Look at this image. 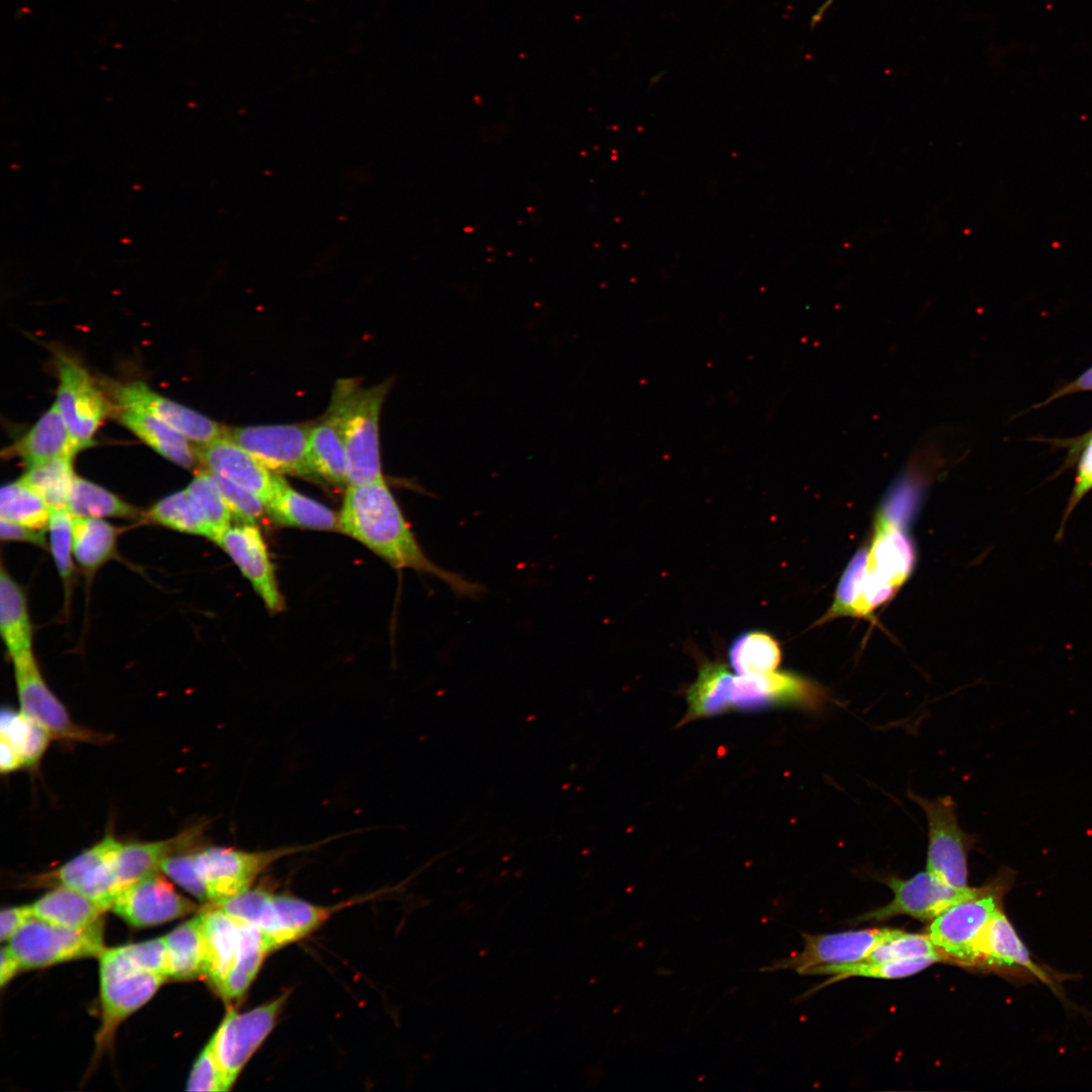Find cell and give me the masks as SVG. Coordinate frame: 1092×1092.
<instances>
[{
  "mask_svg": "<svg viewBox=\"0 0 1092 1092\" xmlns=\"http://www.w3.org/2000/svg\"><path fill=\"white\" fill-rule=\"evenodd\" d=\"M111 910L127 923L146 927L192 913L196 904L180 895L166 876L158 872L122 889Z\"/></svg>",
  "mask_w": 1092,
  "mask_h": 1092,
  "instance_id": "e0dca14e",
  "label": "cell"
},
{
  "mask_svg": "<svg viewBox=\"0 0 1092 1092\" xmlns=\"http://www.w3.org/2000/svg\"><path fill=\"white\" fill-rule=\"evenodd\" d=\"M0 633L11 659L33 652V628L23 588L1 565Z\"/></svg>",
  "mask_w": 1092,
  "mask_h": 1092,
  "instance_id": "4316f807",
  "label": "cell"
},
{
  "mask_svg": "<svg viewBox=\"0 0 1092 1092\" xmlns=\"http://www.w3.org/2000/svg\"><path fill=\"white\" fill-rule=\"evenodd\" d=\"M202 835L203 824H199L169 839L122 843L116 859L120 891L149 875L160 872V866L166 858L199 848Z\"/></svg>",
  "mask_w": 1092,
  "mask_h": 1092,
  "instance_id": "603a6c76",
  "label": "cell"
},
{
  "mask_svg": "<svg viewBox=\"0 0 1092 1092\" xmlns=\"http://www.w3.org/2000/svg\"><path fill=\"white\" fill-rule=\"evenodd\" d=\"M24 766L22 756L18 750L7 740L0 741V769L2 774H9Z\"/></svg>",
  "mask_w": 1092,
  "mask_h": 1092,
  "instance_id": "db71d44e",
  "label": "cell"
},
{
  "mask_svg": "<svg viewBox=\"0 0 1092 1092\" xmlns=\"http://www.w3.org/2000/svg\"><path fill=\"white\" fill-rule=\"evenodd\" d=\"M48 532L51 553L68 602L74 576L73 515L68 509H51Z\"/></svg>",
  "mask_w": 1092,
  "mask_h": 1092,
  "instance_id": "60d3db41",
  "label": "cell"
},
{
  "mask_svg": "<svg viewBox=\"0 0 1092 1092\" xmlns=\"http://www.w3.org/2000/svg\"><path fill=\"white\" fill-rule=\"evenodd\" d=\"M207 472L217 485L233 516L249 524H255L262 517L266 507L258 496L224 477Z\"/></svg>",
  "mask_w": 1092,
  "mask_h": 1092,
  "instance_id": "f6af8a7d",
  "label": "cell"
},
{
  "mask_svg": "<svg viewBox=\"0 0 1092 1092\" xmlns=\"http://www.w3.org/2000/svg\"><path fill=\"white\" fill-rule=\"evenodd\" d=\"M57 406L79 450L92 439L109 412V405L88 372L66 355H58Z\"/></svg>",
  "mask_w": 1092,
  "mask_h": 1092,
  "instance_id": "4fadbf2b",
  "label": "cell"
},
{
  "mask_svg": "<svg viewBox=\"0 0 1092 1092\" xmlns=\"http://www.w3.org/2000/svg\"><path fill=\"white\" fill-rule=\"evenodd\" d=\"M170 960V978L194 980L205 976L206 940L201 914L180 924L165 935Z\"/></svg>",
  "mask_w": 1092,
  "mask_h": 1092,
  "instance_id": "f546056e",
  "label": "cell"
},
{
  "mask_svg": "<svg viewBox=\"0 0 1092 1092\" xmlns=\"http://www.w3.org/2000/svg\"><path fill=\"white\" fill-rule=\"evenodd\" d=\"M891 928H872L837 933H802L804 948L797 954L772 962L761 972L793 970L804 975L806 971L831 965L852 964L866 960Z\"/></svg>",
  "mask_w": 1092,
  "mask_h": 1092,
  "instance_id": "2e32d148",
  "label": "cell"
},
{
  "mask_svg": "<svg viewBox=\"0 0 1092 1092\" xmlns=\"http://www.w3.org/2000/svg\"><path fill=\"white\" fill-rule=\"evenodd\" d=\"M914 563V545L904 529L875 522L874 538L868 547L867 574L899 589Z\"/></svg>",
  "mask_w": 1092,
  "mask_h": 1092,
  "instance_id": "cb8c5ba5",
  "label": "cell"
},
{
  "mask_svg": "<svg viewBox=\"0 0 1092 1092\" xmlns=\"http://www.w3.org/2000/svg\"><path fill=\"white\" fill-rule=\"evenodd\" d=\"M310 424L226 429L230 438L276 473L313 476L308 463Z\"/></svg>",
  "mask_w": 1092,
  "mask_h": 1092,
  "instance_id": "5bb4252c",
  "label": "cell"
},
{
  "mask_svg": "<svg viewBox=\"0 0 1092 1092\" xmlns=\"http://www.w3.org/2000/svg\"><path fill=\"white\" fill-rule=\"evenodd\" d=\"M868 547L859 549L850 560L837 586L834 602L818 621L823 624L838 617L854 616L863 577L867 571Z\"/></svg>",
  "mask_w": 1092,
  "mask_h": 1092,
  "instance_id": "7bdbcfd3",
  "label": "cell"
},
{
  "mask_svg": "<svg viewBox=\"0 0 1092 1092\" xmlns=\"http://www.w3.org/2000/svg\"><path fill=\"white\" fill-rule=\"evenodd\" d=\"M232 558L272 612L283 609L273 564L260 530L255 524L228 528L215 542Z\"/></svg>",
  "mask_w": 1092,
  "mask_h": 1092,
  "instance_id": "7402d4cb",
  "label": "cell"
},
{
  "mask_svg": "<svg viewBox=\"0 0 1092 1092\" xmlns=\"http://www.w3.org/2000/svg\"><path fill=\"white\" fill-rule=\"evenodd\" d=\"M207 471L224 477L258 496L265 507L287 483L239 444L223 436L196 449Z\"/></svg>",
  "mask_w": 1092,
  "mask_h": 1092,
  "instance_id": "d6986e66",
  "label": "cell"
},
{
  "mask_svg": "<svg viewBox=\"0 0 1092 1092\" xmlns=\"http://www.w3.org/2000/svg\"><path fill=\"white\" fill-rule=\"evenodd\" d=\"M68 510L75 517L142 520L144 513L116 494L82 477L75 476Z\"/></svg>",
  "mask_w": 1092,
  "mask_h": 1092,
  "instance_id": "d590c367",
  "label": "cell"
},
{
  "mask_svg": "<svg viewBox=\"0 0 1092 1092\" xmlns=\"http://www.w3.org/2000/svg\"><path fill=\"white\" fill-rule=\"evenodd\" d=\"M20 711L42 726L52 738L104 743L108 736L78 725L47 685L33 652L12 659Z\"/></svg>",
  "mask_w": 1092,
  "mask_h": 1092,
  "instance_id": "8fae6325",
  "label": "cell"
},
{
  "mask_svg": "<svg viewBox=\"0 0 1092 1092\" xmlns=\"http://www.w3.org/2000/svg\"><path fill=\"white\" fill-rule=\"evenodd\" d=\"M976 970L1054 984L1057 979L1031 958L1015 928L1000 910L989 922L977 944Z\"/></svg>",
  "mask_w": 1092,
  "mask_h": 1092,
  "instance_id": "44dd1931",
  "label": "cell"
},
{
  "mask_svg": "<svg viewBox=\"0 0 1092 1092\" xmlns=\"http://www.w3.org/2000/svg\"><path fill=\"white\" fill-rule=\"evenodd\" d=\"M288 993L244 1013L229 1010L212 1035L215 1055L229 1089L274 1028Z\"/></svg>",
  "mask_w": 1092,
  "mask_h": 1092,
  "instance_id": "30bf717a",
  "label": "cell"
},
{
  "mask_svg": "<svg viewBox=\"0 0 1092 1092\" xmlns=\"http://www.w3.org/2000/svg\"><path fill=\"white\" fill-rule=\"evenodd\" d=\"M111 395L119 407L150 413L199 445L225 436L226 428L213 420L152 390L143 381L112 384Z\"/></svg>",
  "mask_w": 1092,
  "mask_h": 1092,
  "instance_id": "ffe728a7",
  "label": "cell"
},
{
  "mask_svg": "<svg viewBox=\"0 0 1092 1092\" xmlns=\"http://www.w3.org/2000/svg\"><path fill=\"white\" fill-rule=\"evenodd\" d=\"M195 850L172 855L160 866V872L202 903H207L203 883L195 864Z\"/></svg>",
  "mask_w": 1092,
  "mask_h": 1092,
  "instance_id": "7dc6e473",
  "label": "cell"
},
{
  "mask_svg": "<svg viewBox=\"0 0 1092 1092\" xmlns=\"http://www.w3.org/2000/svg\"><path fill=\"white\" fill-rule=\"evenodd\" d=\"M341 906L314 905L294 896L274 894L267 890L254 925L262 932L271 952L307 936Z\"/></svg>",
  "mask_w": 1092,
  "mask_h": 1092,
  "instance_id": "ac0fdd59",
  "label": "cell"
},
{
  "mask_svg": "<svg viewBox=\"0 0 1092 1092\" xmlns=\"http://www.w3.org/2000/svg\"><path fill=\"white\" fill-rule=\"evenodd\" d=\"M143 521L210 539L204 513L186 488L158 500L144 513Z\"/></svg>",
  "mask_w": 1092,
  "mask_h": 1092,
  "instance_id": "836d02e7",
  "label": "cell"
},
{
  "mask_svg": "<svg viewBox=\"0 0 1092 1092\" xmlns=\"http://www.w3.org/2000/svg\"><path fill=\"white\" fill-rule=\"evenodd\" d=\"M73 456H61L28 466L21 479L31 487L50 509H68L75 474Z\"/></svg>",
  "mask_w": 1092,
  "mask_h": 1092,
  "instance_id": "74e56055",
  "label": "cell"
},
{
  "mask_svg": "<svg viewBox=\"0 0 1092 1092\" xmlns=\"http://www.w3.org/2000/svg\"><path fill=\"white\" fill-rule=\"evenodd\" d=\"M77 451L79 449L55 402L22 438L7 449L6 454L18 456L27 466H32L61 456H74Z\"/></svg>",
  "mask_w": 1092,
  "mask_h": 1092,
  "instance_id": "d4e9b609",
  "label": "cell"
},
{
  "mask_svg": "<svg viewBox=\"0 0 1092 1092\" xmlns=\"http://www.w3.org/2000/svg\"><path fill=\"white\" fill-rule=\"evenodd\" d=\"M728 658L737 674H767L776 671L782 661L779 642L763 631H749L739 635L730 645Z\"/></svg>",
  "mask_w": 1092,
  "mask_h": 1092,
  "instance_id": "e575fe53",
  "label": "cell"
},
{
  "mask_svg": "<svg viewBox=\"0 0 1092 1092\" xmlns=\"http://www.w3.org/2000/svg\"><path fill=\"white\" fill-rule=\"evenodd\" d=\"M186 1090L207 1092L230 1090L215 1055L212 1037L197 1058L189 1075Z\"/></svg>",
  "mask_w": 1092,
  "mask_h": 1092,
  "instance_id": "bcb514c9",
  "label": "cell"
},
{
  "mask_svg": "<svg viewBox=\"0 0 1092 1092\" xmlns=\"http://www.w3.org/2000/svg\"><path fill=\"white\" fill-rule=\"evenodd\" d=\"M883 882L894 893L892 901L856 917L853 923L882 922L900 915L931 922L945 909L972 897L977 891L970 887L954 888L927 870L909 879L888 876Z\"/></svg>",
  "mask_w": 1092,
  "mask_h": 1092,
  "instance_id": "7c38bea8",
  "label": "cell"
},
{
  "mask_svg": "<svg viewBox=\"0 0 1092 1092\" xmlns=\"http://www.w3.org/2000/svg\"><path fill=\"white\" fill-rule=\"evenodd\" d=\"M46 531L35 530L13 522L0 520V538L2 541L26 542L46 548Z\"/></svg>",
  "mask_w": 1092,
  "mask_h": 1092,
  "instance_id": "f907efd6",
  "label": "cell"
},
{
  "mask_svg": "<svg viewBox=\"0 0 1092 1092\" xmlns=\"http://www.w3.org/2000/svg\"><path fill=\"white\" fill-rule=\"evenodd\" d=\"M920 958H934L938 963L944 962L927 933H910L891 928L866 960L888 962Z\"/></svg>",
  "mask_w": 1092,
  "mask_h": 1092,
  "instance_id": "ab89813d",
  "label": "cell"
},
{
  "mask_svg": "<svg viewBox=\"0 0 1092 1092\" xmlns=\"http://www.w3.org/2000/svg\"><path fill=\"white\" fill-rule=\"evenodd\" d=\"M324 842L283 845L266 850L208 846L195 850V864L207 904L219 905L252 888L260 874L277 860L314 849Z\"/></svg>",
  "mask_w": 1092,
  "mask_h": 1092,
  "instance_id": "8992f818",
  "label": "cell"
},
{
  "mask_svg": "<svg viewBox=\"0 0 1092 1092\" xmlns=\"http://www.w3.org/2000/svg\"><path fill=\"white\" fill-rule=\"evenodd\" d=\"M31 918H33L31 905L3 909L0 913L1 941H8Z\"/></svg>",
  "mask_w": 1092,
  "mask_h": 1092,
  "instance_id": "816d5d0a",
  "label": "cell"
},
{
  "mask_svg": "<svg viewBox=\"0 0 1092 1092\" xmlns=\"http://www.w3.org/2000/svg\"><path fill=\"white\" fill-rule=\"evenodd\" d=\"M923 810L928 827L926 870L954 888L968 887V854L975 840L959 824L950 796L909 795Z\"/></svg>",
  "mask_w": 1092,
  "mask_h": 1092,
  "instance_id": "9c48e42d",
  "label": "cell"
},
{
  "mask_svg": "<svg viewBox=\"0 0 1092 1092\" xmlns=\"http://www.w3.org/2000/svg\"><path fill=\"white\" fill-rule=\"evenodd\" d=\"M186 489L200 505L210 530V539L216 542L231 527L233 517L217 485L207 471H200Z\"/></svg>",
  "mask_w": 1092,
  "mask_h": 1092,
  "instance_id": "b9f144b4",
  "label": "cell"
},
{
  "mask_svg": "<svg viewBox=\"0 0 1092 1092\" xmlns=\"http://www.w3.org/2000/svg\"><path fill=\"white\" fill-rule=\"evenodd\" d=\"M339 529L358 540L395 568H411L445 582L457 596L476 598L484 587L441 568L424 553L383 478L348 485L339 516Z\"/></svg>",
  "mask_w": 1092,
  "mask_h": 1092,
  "instance_id": "6da1fadb",
  "label": "cell"
},
{
  "mask_svg": "<svg viewBox=\"0 0 1092 1092\" xmlns=\"http://www.w3.org/2000/svg\"><path fill=\"white\" fill-rule=\"evenodd\" d=\"M51 509L21 478L0 491V518L35 530L46 531Z\"/></svg>",
  "mask_w": 1092,
  "mask_h": 1092,
  "instance_id": "f35d334b",
  "label": "cell"
},
{
  "mask_svg": "<svg viewBox=\"0 0 1092 1092\" xmlns=\"http://www.w3.org/2000/svg\"><path fill=\"white\" fill-rule=\"evenodd\" d=\"M121 844L115 836L108 834L48 877L58 886L80 892L104 911L111 909L120 892L116 859Z\"/></svg>",
  "mask_w": 1092,
  "mask_h": 1092,
  "instance_id": "9a60e30c",
  "label": "cell"
},
{
  "mask_svg": "<svg viewBox=\"0 0 1092 1092\" xmlns=\"http://www.w3.org/2000/svg\"><path fill=\"white\" fill-rule=\"evenodd\" d=\"M51 739L52 736L50 733L32 720L29 734L21 749V756L25 767H34L39 762Z\"/></svg>",
  "mask_w": 1092,
  "mask_h": 1092,
  "instance_id": "681fc988",
  "label": "cell"
},
{
  "mask_svg": "<svg viewBox=\"0 0 1092 1092\" xmlns=\"http://www.w3.org/2000/svg\"><path fill=\"white\" fill-rule=\"evenodd\" d=\"M120 423L157 453L184 468H192L197 459L189 440L148 412L120 407Z\"/></svg>",
  "mask_w": 1092,
  "mask_h": 1092,
  "instance_id": "484cf974",
  "label": "cell"
},
{
  "mask_svg": "<svg viewBox=\"0 0 1092 1092\" xmlns=\"http://www.w3.org/2000/svg\"><path fill=\"white\" fill-rule=\"evenodd\" d=\"M121 529L98 518L73 516V551L87 579L116 554Z\"/></svg>",
  "mask_w": 1092,
  "mask_h": 1092,
  "instance_id": "f1b7e54d",
  "label": "cell"
},
{
  "mask_svg": "<svg viewBox=\"0 0 1092 1092\" xmlns=\"http://www.w3.org/2000/svg\"><path fill=\"white\" fill-rule=\"evenodd\" d=\"M1083 391H1092V366L1078 378L1055 391L1045 401L1040 403L1039 406L1045 405L1055 399Z\"/></svg>",
  "mask_w": 1092,
  "mask_h": 1092,
  "instance_id": "f5cc1de1",
  "label": "cell"
},
{
  "mask_svg": "<svg viewBox=\"0 0 1092 1092\" xmlns=\"http://www.w3.org/2000/svg\"><path fill=\"white\" fill-rule=\"evenodd\" d=\"M120 947L135 967L170 978V960L165 936Z\"/></svg>",
  "mask_w": 1092,
  "mask_h": 1092,
  "instance_id": "c3c4849f",
  "label": "cell"
},
{
  "mask_svg": "<svg viewBox=\"0 0 1092 1092\" xmlns=\"http://www.w3.org/2000/svg\"><path fill=\"white\" fill-rule=\"evenodd\" d=\"M389 389L384 381L361 387L342 379L335 386L329 407L339 422L347 457V486L383 478L379 450V417Z\"/></svg>",
  "mask_w": 1092,
  "mask_h": 1092,
  "instance_id": "277c9868",
  "label": "cell"
},
{
  "mask_svg": "<svg viewBox=\"0 0 1092 1092\" xmlns=\"http://www.w3.org/2000/svg\"><path fill=\"white\" fill-rule=\"evenodd\" d=\"M21 970L19 960L9 945L2 946L0 961V985L4 987L18 971Z\"/></svg>",
  "mask_w": 1092,
  "mask_h": 1092,
  "instance_id": "11a10c76",
  "label": "cell"
},
{
  "mask_svg": "<svg viewBox=\"0 0 1092 1092\" xmlns=\"http://www.w3.org/2000/svg\"><path fill=\"white\" fill-rule=\"evenodd\" d=\"M834 0H825V2L817 8L810 21V28L813 29L822 19L824 13L828 10Z\"/></svg>",
  "mask_w": 1092,
  "mask_h": 1092,
  "instance_id": "9f6ffc18",
  "label": "cell"
},
{
  "mask_svg": "<svg viewBox=\"0 0 1092 1092\" xmlns=\"http://www.w3.org/2000/svg\"><path fill=\"white\" fill-rule=\"evenodd\" d=\"M938 963L934 958H920L904 961H888V962H875L863 960L861 962L843 965H831L812 968L805 972L804 975H828L831 976L826 982H823L809 991L806 995L812 994L817 989L825 987L836 981L844 980L850 977H866V978H879V979H900L917 974L929 966Z\"/></svg>",
  "mask_w": 1092,
  "mask_h": 1092,
  "instance_id": "8d00e7d4",
  "label": "cell"
},
{
  "mask_svg": "<svg viewBox=\"0 0 1092 1092\" xmlns=\"http://www.w3.org/2000/svg\"><path fill=\"white\" fill-rule=\"evenodd\" d=\"M825 692L797 673L734 675L721 661L702 659L696 680L688 688L689 722L730 711H759L779 706L814 708Z\"/></svg>",
  "mask_w": 1092,
  "mask_h": 1092,
  "instance_id": "7a4b0ae2",
  "label": "cell"
},
{
  "mask_svg": "<svg viewBox=\"0 0 1092 1092\" xmlns=\"http://www.w3.org/2000/svg\"><path fill=\"white\" fill-rule=\"evenodd\" d=\"M1015 874L1002 868L976 893L958 902L927 927V935L944 963L975 969L977 944L991 919L1003 909V898L1013 885Z\"/></svg>",
  "mask_w": 1092,
  "mask_h": 1092,
  "instance_id": "5b68a950",
  "label": "cell"
},
{
  "mask_svg": "<svg viewBox=\"0 0 1092 1092\" xmlns=\"http://www.w3.org/2000/svg\"><path fill=\"white\" fill-rule=\"evenodd\" d=\"M8 945L21 970L99 957L105 949L103 922L100 919L87 927L71 928L33 917L8 940Z\"/></svg>",
  "mask_w": 1092,
  "mask_h": 1092,
  "instance_id": "ba28073f",
  "label": "cell"
},
{
  "mask_svg": "<svg viewBox=\"0 0 1092 1092\" xmlns=\"http://www.w3.org/2000/svg\"><path fill=\"white\" fill-rule=\"evenodd\" d=\"M201 917L206 940L205 977L224 1000L241 998L270 952L255 926L209 905Z\"/></svg>",
  "mask_w": 1092,
  "mask_h": 1092,
  "instance_id": "3957f363",
  "label": "cell"
},
{
  "mask_svg": "<svg viewBox=\"0 0 1092 1092\" xmlns=\"http://www.w3.org/2000/svg\"><path fill=\"white\" fill-rule=\"evenodd\" d=\"M664 74H665V72H664V71H661V72L655 73V74H654V75H653V76H652V77L650 78V85H655V84H656V83H657L658 81H660V79H661V78L663 77V75H664Z\"/></svg>",
  "mask_w": 1092,
  "mask_h": 1092,
  "instance_id": "6f0895ef",
  "label": "cell"
},
{
  "mask_svg": "<svg viewBox=\"0 0 1092 1092\" xmlns=\"http://www.w3.org/2000/svg\"><path fill=\"white\" fill-rule=\"evenodd\" d=\"M269 517L283 526L313 530H340L339 517L325 505L286 483L266 506Z\"/></svg>",
  "mask_w": 1092,
  "mask_h": 1092,
  "instance_id": "d6a6232c",
  "label": "cell"
},
{
  "mask_svg": "<svg viewBox=\"0 0 1092 1092\" xmlns=\"http://www.w3.org/2000/svg\"><path fill=\"white\" fill-rule=\"evenodd\" d=\"M98 958L102 1023L96 1039L101 1048L111 1040L120 1022L148 1002L167 978L135 967L120 946L105 948Z\"/></svg>",
  "mask_w": 1092,
  "mask_h": 1092,
  "instance_id": "52a82bcc",
  "label": "cell"
},
{
  "mask_svg": "<svg viewBox=\"0 0 1092 1092\" xmlns=\"http://www.w3.org/2000/svg\"><path fill=\"white\" fill-rule=\"evenodd\" d=\"M924 448L914 457L913 462L899 476L887 493L877 515L876 523L905 529L917 511L926 486Z\"/></svg>",
  "mask_w": 1092,
  "mask_h": 1092,
  "instance_id": "4dcf8cb0",
  "label": "cell"
},
{
  "mask_svg": "<svg viewBox=\"0 0 1092 1092\" xmlns=\"http://www.w3.org/2000/svg\"><path fill=\"white\" fill-rule=\"evenodd\" d=\"M31 906L33 917L71 928L87 927L100 920L104 912L80 892L61 885Z\"/></svg>",
  "mask_w": 1092,
  "mask_h": 1092,
  "instance_id": "1f68e13d",
  "label": "cell"
},
{
  "mask_svg": "<svg viewBox=\"0 0 1092 1092\" xmlns=\"http://www.w3.org/2000/svg\"><path fill=\"white\" fill-rule=\"evenodd\" d=\"M1075 450L1082 449L1080 458L1077 464V471L1075 476L1074 485L1071 494L1068 498L1067 506L1065 508L1062 520L1059 526V530L1056 534V540L1061 541L1066 525L1068 524L1071 515L1081 503V500L1092 490V431L1087 433L1083 438L1078 440V443L1073 444Z\"/></svg>",
  "mask_w": 1092,
  "mask_h": 1092,
  "instance_id": "ee69618b",
  "label": "cell"
},
{
  "mask_svg": "<svg viewBox=\"0 0 1092 1092\" xmlns=\"http://www.w3.org/2000/svg\"><path fill=\"white\" fill-rule=\"evenodd\" d=\"M308 463L313 476L338 485H347V457L336 415L328 410L322 422L312 426L308 439Z\"/></svg>",
  "mask_w": 1092,
  "mask_h": 1092,
  "instance_id": "83f0119b",
  "label": "cell"
}]
</instances>
